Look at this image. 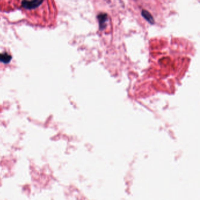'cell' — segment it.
Masks as SVG:
<instances>
[{
	"label": "cell",
	"instance_id": "1",
	"mask_svg": "<svg viewBox=\"0 0 200 200\" xmlns=\"http://www.w3.org/2000/svg\"><path fill=\"white\" fill-rule=\"evenodd\" d=\"M43 2V0H23L22 6L26 9H34L39 7Z\"/></svg>",
	"mask_w": 200,
	"mask_h": 200
},
{
	"label": "cell",
	"instance_id": "2",
	"mask_svg": "<svg viewBox=\"0 0 200 200\" xmlns=\"http://www.w3.org/2000/svg\"><path fill=\"white\" fill-rule=\"evenodd\" d=\"M12 59V56L10 55L4 53L0 54V62L4 64H8Z\"/></svg>",
	"mask_w": 200,
	"mask_h": 200
},
{
	"label": "cell",
	"instance_id": "3",
	"mask_svg": "<svg viewBox=\"0 0 200 200\" xmlns=\"http://www.w3.org/2000/svg\"><path fill=\"white\" fill-rule=\"evenodd\" d=\"M143 16L149 22H150L151 23L153 22V18L150 15V14L148 12H146L144 11V12H143Z\"/></svg>",
	"mask_w": 200,
	"mask_h": 200
},
{
	"label": "cell",
	"instance_id": "4",
	"mask_svg": "<svg viewBox=\"0 0 200 200\" xmlns=\"http://www.w3.org/2000/svg\"><path fill=\"white\" fill-rule=\"evenodd\" d=\"M106 18H107V15H106V14L105 15H101L99 17V22H100V25H103V23L106 21Z\"/></svg>",
	"mask_w": 200,
	"mask_h": 200
}]
</instances>
